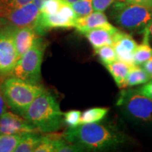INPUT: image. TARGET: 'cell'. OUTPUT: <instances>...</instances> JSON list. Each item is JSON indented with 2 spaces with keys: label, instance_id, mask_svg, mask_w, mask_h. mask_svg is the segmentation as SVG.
Masks as SVG:
<instances>
[{
  "label": "cell",
  "instance_id": "28",
  "mask_svg": "<svg viewBox=\"0 0 152 152\" xmlns=\"http://www.w3.org/2000/svg\"><path fill=\"white\" fill-rule=\"evenodd\" d=\"M123 1H127L132 4H137L145 7H149L152 9V0H123Z\"/></svg>",
  "mask_w": 152,
  "mask_h": 152
},
{
  "label": "cell",
  "instance_id": "25",
  "mask_svg": "<svg viewBox=\"0 0 152 152\" xmlns=\"http://www.w3.org/2000/svg\"><path fill=\"white\" fill-rule=\"evenodd\" d=\"M81 112L77 110H71L64 113V121L69 128L78 126L80 122Z\"/></svg>",
  "mask_w": 152,
  "mask_h": 152
},
{
  "label": "cell",
  "instance_id": "10",
  "mask_svg": "<svg viewBox=\"0 0 152 152\" xmlns=\"http://www.w3.org/2000/svg\"><path fill=\"white\" fill-rule=\"evenodd\" d=\"M116 52L118 60L126 63L130 66H135L134 52L138 44L130 34L118 30L113 34L112 45Z\"/></svg>",
  "mask_w": 152,
  "mask_h": 152
},
{
  "label": "cell",
  "instance_id": "14",
  "mask_svg": "<svg viewBox=\"0 0 152 152\" xmlns=\"http://www.w3.org/2000/svg\"><path fill=\"white\" fill-rule=\"evenodd\" d=\"M114 33L104 28H96L89 30L83 35L88 39L93 49H96L106 45H113Z\"/></svg>",
  "mask_w": 152,
  "mask_h": 152
},
{
  "label": "cell",
  "instance_id": "15",
  "mask_svg": "<svg viewBox=\"0 0 152 152\" xmlns=\"http://www.w3.org/2000/svg\"><path fill=\"white\" fill-rule=\"evenodd\" d=\"M104 66L112 75L118 86L121 88H124L127 77L133 66H130L126 63L116 60L110 64H106Z\"/></svg>",
  "mask_w": 152,
  "mask_h": 152
},
{
  "label": "cell",
  "instance_id": "11",
  "mask_svg": "<svg viewBox=\"0 0 152 152\" xmlns=\"http://www.w3.org/2000/svg\"><path fill=\"white\" fill-rule=\"evenodd\" d=\"M39 131L26 118L11 112L4 113L0 117V134H23Z\"/></svg>",
  "mask_w": 152,
  "mask_h": 152
},
{
  "label": "cell",
  "instance_id": "9",
  "mask_svg": "<svg viewBox=\"0 0 152 152\" xmlns=\"http://www.w3.org/2000/svg\"><path fill=\"white\" fill-rule=\"evenodd\" d=\"M15 28H0V73H10L19 59L14 42Z\"/></svg>",
  "mask_w": 152,
  "mask_h": 152
},
{
  "label": "cell",
  "instance_id": "18",
  "mask_svg": "<svg viewBox=\"0 0 152 152\" xmlns=\"http://www.w3.org/2000/svg\"><path fill=\"white\" fill-rule=\"evenodd\" d=\"M152 56V47L149 43V37L144 35V39L141 45H138L134 52V60L135 65L142 66L144 63Z\"/></svg>",
  "mask_w": 152,
  "mask_h": 152
},
{
  "label": "cell",
  "instance_id": "26",
  "mask_svg": "<svg viewBox=\"0 0 152 152\" xmlns=\"http://www.w3.org/2000/svg\"><path fill=\"white\" fill-rule=\"evenodd\" d=\"M116 0H92L93 9L95 11H102L104 12L106 9L113 4Z\"/></svg>",
  "mask_w": 152,
  "mask_h": 152
},
{
  "label": "cell",
  "instance_id": "24",
  "mask_svg": "<svg viewBox=\"0 0 152 152\" xmlns=\"http://www.w3.org/2000/svg\"><path fill=\"white\" fill-rule=\"evenodd\" d=\"M66 1L65 0H47L42 6L39 13L46 15L56 14Z\"/></svg>",
  "mask_w": 152,
  "mask_h": 152
},
{
  "label": "cell",
  "instance_id": "21",
  "mask_svg": "<svg viewBox=\"0 0 152 152\" xmlns=\"http://www.w3.org/2000/svg\"><path fill=\"white\" fill-rule=\"evenodd\" d=\"M94 53L97 55L104 66L118 60L116 52L112 45H106L94 49Z\"/></svg>",
  "mask_w": 152,
  "mask_h": 152
},
{
  "label": "cell",
  "instance_id": "12",
  "mask_svg": "<svg viewBox=\"0 0 152 152\" xmlns=\"http://www.w3.org/2000/svg\"><path fill=\"white\" fill-rule=\"evenodd\" d=\"M75 28L77 31L83 34L96 28H104L113 33L118 30L117 28L110 23L104 12L95 11L87 16L77 18Z\"/></svg>",
  "mask_w": 152,
  "mask_h": 152
},
{
  "label": "cell",
  "instance_id": "13",
  "mask_svg": "<svg viewBox=\"0 0 152 152\" xmlns=\"http://www.w3.org/2000/svg\"><path fill=\"white\" fill-rule=\"evenodd\" d=\"M14 42L20 58L25 53L33 47L39 35L33 28L26 27L15 28L14 31Z\"/></svg>",
  "mask_w": 152,
  "mask_h": 152
},
{
  "label": "cell",
  "instance_id": "33",
  "mask_svg": "<svg viewBox=\"0 0 152 152\" xmlns=\"http://www.w3.org/2000/svg\"><path fill=\"white\" fill-rule=\"evenodd\" d=\"M65 1H66L67 2L70 3V4H72V3L75 2V1H77V0H65Z\"/></svg>",
  "mask_w": 152,
  "mask_h": 152
},
{
  "label": "cell",
  "instance_id": "8",
  "mask_svg": "<svg viewBox=\"0 0 152 152\" xmlns=\"http://www.w3.org/2000/svg\"><path fill=\"white\" fill-rule=\"evenodd\" d=\"M39 9L33 1L0 16V28L35 27Z\"/></svg>",
  "mask_w": 152,
  "mask_h": 152
},
{
  "label": "cell",
  "instance_id": "4",
  "mask_svg": "<svg viewBox=\"0 0 152 152\" xmlns=\"http://www.w3.org/2000/svg\"><path fill=\"white\" fill-rule=\"evenodd\" d=\"M110 16L114 23L123 29L143 33L152 20V9L118 0L113 4Z\"/></svg>",
  "mask_w": 152,
  "mask_h": 152
},
{
  "label": "cell",
  "instance_id": "19",
  "mask_svg": "<svg viewBox=\"0 0 152 152\" xmlns=\"http://www.w3.org/2000/svg\"><path fill=\"white\" fill-rule=\"evenodd\" d=\"M109 112L108 108L95 107L85 110L81 113L80 125L97 123L103 120Z\"/></svg>",
  "mask_w": 152,
  "mask_h": 152
},
{
  "label": "cell",
  "instance_id": "16",
  "mask_svg": "<svg viewBox=\"0 0 152 152\" xmlns=\"http://www.w3.org/2000/svg\"><path fill=\"white\" fill-rule=\"evenodd\" d=\"M151 80L149 74L141 66H133L127 77L124 88L128 87H132L137 85H144Z\"/></svg>",
  "mask_w": 152,
  "mask_h": 152
},
{
  "label": "cell",
  "instance_id": "1",
  "mask_svg": "<svg viewBox=\"0 0 152 152\" xmlns=\"http://www.w3.org/2000/svg\"><path fill=\"white\" fill-rule=\"evenodd\" d=\"M66 141L88 151L115 149L128 142V137L109 124L92 123L69 128L63 133Z\"/></svg>",
  "mask_w": 152,
  "mask_h": 152
},
{
  "label": "cell",
  "instance_id": "7",
  "mask_svg": "<svg viewBox=\"0 0 152 152\" xmlns=\"http://www.w3.org/2000/svg\"><path fill=\"white\" fill-rule=\"evenodd\" d=\"M77 18L71 4L66 1L56 14L46 15L39 13L34 29L38 35H44L54 28H75Z\"/></svg>",
  "mask_w": 152,
  "mask_h": 152
},
{
  "label": "cell",
  "instance_id": "2",
  "mask_svg": "<svg viewBox=\"0 0 152 152\" xmlns=\"http://www.w3.org/2000/svg\"><path fill=\"white\" fill-rule=\"evenodd\" d=\"M23 118L39 132L50 133L58 130L64 122V113L52 93L44 91L30 104Z\"/></svg>",
  "mask_w": 152,
  "mask_h": 152
},
{
  "label": "cell",
  "instance_id": "20",
  "mask_svg": "<svg viewBox=\"0 0 152 152\" xmlns=\"http://www.w3.org/2000/svg\"><path fill=\"white\" fill-rule=\"evenodd\" d=\"M23 134H0V152L15 151L22 138Z\"/></svg>",
  "mask_w": 152,
  "mask_h": 152
},
{
  "label": "cell",
  "instance_id": "22",
  "mask_svg": "<svg viewBox=\"0 0 152 152\" xmlns=\"http://www.w3.org/2000/svg\"><path fill=\"white\" fill-rule=\"evenodd\" d=\"M71 4L77 18L87 16L94 11L92 0H77Z\"/></svg>",
  "mask_w": 152,
  "mask_h": 152
},
{
  "label": "cell",
  "instance_id": "32",
  "mask_svg": "<svg viewBox=\"0 0 152 152\" xmlns=\"http://www.w3.org/2000/svg\"><path fill=\"white\" fill-rule=\"evenodd\" d=\"M47 0H33V2L37 6L38 8L40 9V8L42 7V6L44 4V3L45 2V1H47Z\"/></svg>",
  "mask_w": 152,
  "mask_h": 152
},
{
  "label": "cell",
  "instance_id": "3",
  "mask_svg": "<svg viewBox=\"0 0 152 152\" xmlns=\"http://www.w3.org/2000/svg\"><path fill=\"white\" fill-rule=\"evenodd\" d=\"M1 90L7 104L18 115L23 116L33 101L46 90L39 84L15 77L6 80L1 86Z\"/></svg>",
  "mask_w": 152,
  "mask_h": 152
},
{
  "label": "cell",
  "instance_id": "23",
  "mask_svg": "<svg viewBox=\"0 0 152 152\" xmlns=\"http://www.w3.org/2000/svg\"><path fill=\"white\" fill-rule=\"evenodd\" d=\"M33 0H0V16L32 2Z\"/></svg>",
  "mask_w": 152,
  "mask_h": 152
},
{
  "label": "cell",
  "instance_id": "30",
  "mask_svg": "<svg viewBox=\"0 0 152 152\" xmlns=\"http://www.w3.org/2000/svg\"><path fill=\"white\" fill-rule=\"evenodd\" d=\"M6 111H7V102H6L3 93L1 92V87H0V117Z\"/></svg>",
  "mask_w": 152,
  "mask_h": 152
},
{
  "label": "cell",
  "instance_id": "27",
  "mask_svg": "<svg viewBox=\"0 0 152 152\" xmlns=\"http://www.w3.org/2000/svg\"><path fill=\"white\" fill-rule=\"evenodd\" d=\"M137 89L140 92H142V94L146 95V96H147L148 97L152 99V80L144 84L142 86L137 87Z\"/></svg>",
  "mask_w": 152,
  "mask_h": 152
},
{
  "label": "cell",
  "instance_id": "31",
  "mask_svg": "<svg viewBox=\"0 0 152 152\" xmlns=\"http://www.w3.org/2000/svg\"><path fill=\"white\" fill-rule=\"evenodd\" d=\"M143 33L144 35H146L148 37H149V41H152V20L149 23V24L147 25V28H145Z\"/></svg>",
  "mask_w": 152,
  "mask_h": 152
},
{
  "label": "cell",
  "instance_id": "6",
  "mask_svg": "<svg viewBox=\"0 0 152 152\" xmlns=\"http://www.w3.org/2000/svg\"><path fill=\"white\" fill-rule=\"evenodd\" d=\"M46 45L42 38L37 37L33 47L19 58L11 72L12 77L39 84L41 79V66Z\"/></svg>",
  "mask_w": 152,
  "mask_h": 152
},
{
  "label": "cell",
  "instance_id": "5",
  "mask_svg": "<svg viewBox=\"0 0 152 152\" xmlns=\"http://www.w3.org/2000/svg\"><path fill=\"white\" fill-rule=\"evenodd\" d=\"M115 104L129 121L139 125H152V99L137 89L123 90Z\"/></svg>",
  "mask_w": 152,
  "mask_h": 152
},
{
  "label": "cell",
  "instance_id": "17",
  "mask_svg": "<svg viewBox=\"0 0 152 152\" xmlns=\"http://www.w3.org/2000/svg\"><path fill=\"white\" fill-rule=\"evenodd\" d=\"M42 140V136L38 134L37 132L23 133L22 138L17 146L16 152H35Z\"/></svg>",
  "mask_w": 152,
  "mask_h": 152
},
{
  "label": "cell",
  "instance_id": "29",
  "mask_svg": "<svg viewBox=\"0 0 152 152\" xmlns=\"http://www.w3.org/2000/svg\"><path fill=\"white\" fill-rule=\"evenodd\" d=\"M141 66L145 70V71L149 74L150 77H151V79L152 80V56L149 60H147L145 63H144Z\"/></svg>",
  "mask_w": 152,
  "mask_h": 152
}]
</instances>
